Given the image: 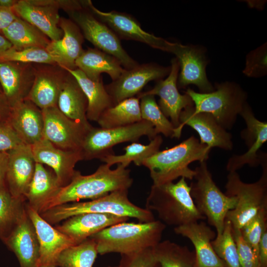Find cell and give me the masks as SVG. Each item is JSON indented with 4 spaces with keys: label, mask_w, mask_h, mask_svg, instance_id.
<instances>
[{
    "label": "cell",
    "mask_w": 267,
    "mask_h": 267,
    "mask_svg": "<svg viewBox=\"0 0 267 267\" xmlns=\"http://www.w3.org/2000/svg\"><path fill=\"white\" fill-rule=\"evenodd\" d=\"M133 182L130 170L121 164H118L115 169L107 164L101 165L94 173L87 176L76 171L71 182L60 187L40 207L38 213L68 203L97 199L115 191L128 190Z\"/></svg>",
    "instance_id": "obj_1"
},
{
    "label": "cell",
    "mask_w": 267,
    "mask_h": 267,
    "mask_svg": "<svg viewBox=\"0 0 267 267\" xmlns=\"http://www.w3.org/2000/svg\"><path fill=\"white\" fill-rule=\"evenodd\" d=\"M211 149L191 136L172 148L157 151L144 160L142 166L149 170L154 185L173 182L179 177L192 180L195 172L189 165L207 161Z\"/></svg>",
    "instance_id": "obj_2"
},
{
    "label": "cell",
    "mask_w": 267,
    "mask_h": 267,
    "mask_svg": "<svg viewBox=\"0 0 267 267\" xmlns=\"http://www.w3.org/2000/svg\"><path fill=\"white\" fill-rule=\"evenodd\" d=\"M166 227L160 221L125 222L108 227L90 237L96 243L98 254L124 255L154 247L161 241Z\"/></svg>",
    "instance_id": "obj_3"
},
{
    "label": "cell",
    "mask_w": 267,
    "mask_h": 267,
    "mask_svg": "<svg viewBox=\"0 0 267 267\" xmlns=\"http://www.w3.org/2000/svg\"><path fill=\"white\" fill-rule=\"evenodd\" d=\"M185 179L151 186L145 209L156 212L165 225L176 227L206 219L196 207Z\"/></svg>",
    "instance_id": "obj_4"
},
{
    "label": "cell",
    "mask_w": 267,
    "mask_h": 267,
    "mask_svg": "<svg viewBox=\"0 0 267 267\" xmlns=\"http://www.w3.org/2000/svg\"><path fill=\"white\" fill-rule=\"evenodd\" d=\"M128 190H120L97 199L85 202L68 203L52 207L41 214L50 224H56L72 216L83 213H109L133 218L139 222L155 220L153 212L132 203L128 198Z\"/></svg>",
    "instance_id": "obj_5"
},
{
    "label": "cell",
    "mask_w": 267,
    "mask_h": 267,
    "mask_svg": "<svg viewBox=\"0 0 267 267\" xmlns=\"http://www.w3.org/2000/svg\"><path fill=\"white\" fill-rule=\"evenodd\" d=\"M261 156L263 172L256 182H243L237 172H229L227 176L224 193L237 200L235 207L227 213L225 218L233 228L240 229L260 210L267 208V154L261 153Z\"/></svg>",
    "instance_id": "obj_6"
},
{
    "label": "cell",
    "mask_w": 267,
    "mask_h": 267,
    "mask_svg": "<svg viewBox=\"0 0 267 267\" xmlns=\"http://www.w3.org/2000/svg\"><path fill=\"white\" fill-rule=\"evenodd\" d=\"M184 93L192 99L194 113L211 114L226 130L232 129L247 103V92L233 82L216 83L215 90L209 93L196 92L190 88Z\"/></svg>",
    "instance_id": "obj_7"
},
{
    "label": "cell",
    "mask_w": 267,
    "mask_h": 267,
    "mask_svg": "<svg viewBox=\"0 0 267 267\" xmlns=\"http://www.w3.org/2000/svg\"><path fill=\"white\" fill-rule=\"evenodd\" d=\"M206 162H200L194 170L190 194L199 212L219 235L223 231L227 213L235 207L237 200L223 193L216 185Z\"/></svg>",
    "instance_id": "obj_8"
},
{
    "label": "cell",
    "mask_w": 267,
    "mask_h": 267,
    "mask_svg": "<svg viewBox=\"0 0 267 267\" xmlns=\"http://www.w3.org/2000/svg\"><path fill=\"white\" fill-rule=\"evenodd\" d=\"M146 135L151 140L157 135L152 124L142 120L133 124L112 128L92 127L87 134L81 148L83 160H100L114 154L115 145L128 141H135Z\"/></svg>",
    "instance_id": "obj_9"
},
{
    "label": "cell",
    "mask_w": 267,
    "mask_h": 267,
    "mask_svg": "<svg viewBox=\"0 0 267 267\" xmlns=\"http://www.w3.org/2000/svg\"><path fill=\"white\" fill-rule=\"evenodd\" d=\"M84 7L68 14L70 19L80 29L84 37L96 48L116 58L125 69L133 68L139 64L123 48L119 38L104 23L98 19L87 7Z\"/></svg>",
    "instance_id": "obj_10"
},
{
    "label": "cell",
    "mask_w": 267,
    "mask_h": 267,
    "mask_svg": "<svg viewBox=\"0 0 267 267\" xmlns=\"http://www.w3.org/2000/svg\"><path fill=\"white\" fill-rule=\"evenodd\" d=\"M89 10L107 25L120 39L143 43L152 48L171 53L175 43L170 42L144 31L131 15L115 10L104 12L96 8L90 0H85Z\"/></svg>",
    "instance_id": "obj_11"
},
{
    "label": "cell",
    "mask_w": 267,
    "mask_h": 267,
    "mask_svg": "<svg viewBox=\"0 0 267 267\" xmlns=\"http://www.w3.org/2000/svg\"><path fill=\"white\" fill-rule=\"evenodd\" d=\"M44 118L43 137L56 147L68 151H81L89 129L64 115L57 106L42 110Z\"/></svg>",
    "instance_id": "obj_12"
},
{
    "label": "cell",
    "mask_w": 267,
    "mask_h": 267,
    "mask_svg": "<svg viewBox=\"0 0 267 267\" xmlns=\"http://www.w3.org/2000/svg\"><path fill=\"white\" fill-rule=\"evenodd\" d=\"M171 53L175 55L179 63L178 88L185 89L189 85H194L200 93H204L215 90L206 75V68L209 60L203 47L175 43Z\"/></svg>",
    "instance_id": "obj_13"
},
{
    "label": "cell",
    "mask_w": 267,
    "mask_h": 267,
    "mask_svg": "<svg viewBox=\"0 0 267 267\" xmlns=\"http://www.w3.org/2000/svg\"><path fill=\"white\" fill-rule=\"evenodd\" d=\"M171 70L165 80L158 81L152 89L140 92L137 97L144 95H157L160 97L158 106L167 118L176 129L175 137L180 136L178 133L180 127L179 116L181 112L188 107L194 106L191 97L186 93L180 94L177 86L179 71V63L176 57L171 60Z\"/></svg>",
    "instance_id": "obj_14"
},
{
    "label": "cell",
    "mask_w": 267,
    "mask_h": 267,
    "mask_svg": "<svg viewBox=\"0 0 267 267\" xmlns=\"http://www.w3.org/2000/svg\"><path fill=\"white\" fill-rule=\"evenodd\" d=\"M170 70L171 66L164 67L154 63L138 64L130 69H125L119 77L105 88L115 105L137 95L149 82L162 80Z\"/></svg>",
    "instance_id": "obj_15"
},
{
    "label": "cell",
    "mask_w": 267,
    "mask_h": 267,
    "mask_svg": "<svg viewBox=\"0 0 267 267\" xmlns=\"http://www.w3.org/2000/svg\"><path fill=\"white\" fill-rule=\"evenodd\" d=\"M239 115L246 124V129L241 132V137L244 140L248 149L246 153L234 155L228 159L226 169L229 172H237L245 165L252 167L261 165L259 150L267 141V122L256 118L247 102Z\"/></svg>",
    "instance_id": "obj_16"
},
{
    "label": "cell",
    "mask_w": 267,
    "mask_h": 267,
    "mask_svg": "<svg viewBox=\"0 0 267 267\" xmlns=\"http://www.w3.org/2000/svg\"><path fill=\"white\" fill-rule=\"evenodd\" d=\"M34 83L25 99L41 110L57 106L69 72L57 64H35Z\"/></svg>",
    "instance_id": "obj_17"
},
{
    "label": "cell",
    "mask_w": 267,
    "mask_h": 267,
    "mask_svg": "<svg viewBox=\"0 0 267 267\" xmlns=\"http://www.w3.org/2000/svg\"><path fill=\"white\" fill-rule=\"evenodd\" d=\"M12 9L18 17L37 27L51 41L62 38L58 0H18Z\"/></svg>",
    "instance_id": "obj_18"
},
{
    "label": "cell",
    "mask_w": 267,
    "mask_h": 267,
    "mask_svg": "<svg viewBox=\"0 0 267 267\" xmlns=\"http://www.w3.org/2000/svg\"><path fill=\"white\" fill-rule=\"evenodd\" d=\"M25 207L35 227L39 240L38 267H57L60 254L69 247L77 244L72 238L53 227L27 203Z\"/></svg>",
    "instance_id": "obj_19"
},
{
    "label": "cell",
    "mask_w": 267,
    "mask_h": 267,
    "mask_svg": "<svg viewBox=\"0 0 267 267\" xmlns=\"http://www.w3.org/2000/svg\"><path fill=\"white\" fill-rule=\"evenodd\" d=\"M31 149L36 163L50 167L61 187L71 182L76 172V164L83 160L81 151L60 149L43 137L31 145Z\"/></svg>",
    "instance_id": "obj_20"
},
{
    "label": "cell",
    "mask_w": 267,
    "mask_h": 267,
    "mask_svg": "<svg viewBox=\"0 0 267 267\" xmlns=\"http://www.w3.org/2000/svg\"><path fill=\"white\" fill-rule=\"evenodd\" d=\"M180 127L178 133L180 136L184 125L195 130L199 134L200 142L210 148L218 147L231 150L233 147L232 135L223 128L210 114L194 113V106L184 109L179 116Z\"/></svg>",
    "instance_id": "obj_21"
},
{
    "label": "cell",
    "mask_w": 267,
    "mask_h": 267,
    "mask_svg": "<svg viewBox=\"0 0 267 267\" xmlns=\"http://www.w3.org/2000/svg\"><path fill=\"white\" fill-rule=\"evenodd\" d=\"M1 241L15 254L20 267H38L39 240L26 209L10 233Z\"/></svg>",
    "instance_id": "obj_22"
},
{
    "label": "cell",
    "mask_w": 267,
    "mask_h": 267,
    "mask_svg": "<svg viewBox=\"0 0 267 267\" xmlns=\"http://www.w3.org/2000/svg\"><path fill=\"white\" fill-rule=\"evenodd\" d=\"M8 153L6 187L13 197L26 199L25 196L32 180L36 167L31 146L23 143L8 151Z\"/></svg>",
    "instance_id": "obj_23"
},
{
    "label": "cell",
    "mask_w": 267,
    "mask_h": 267,
    "mask_svg": "<svg viewBox=\"0 0 267 267\" xmlns=\"http://www.w3.org/2000/svg\"><path fill=\"white\" fill-rule=\"evenodd\" d=\"M35 75L34 63L0 61V85L11 107L25 99Z\"/></svg>",
    "instance_id": "obj_24"
},
{
    "label": "cell",
    "mask_w": 267,
    "mask_h": 267,
    "mask_svg": "<svg viewBox=\"0 0 267 267\" xmlns=\"http://www.w3.org/2000/svg\"><path fill=\"white\" fill-rule=\"evenodd\" d=\"M129 219L109 213H87L69 218L55 227L78 244L103 229Z\"/></svg>",
    "instance_id": "obj_25"
},
{
    "label": "cell",
    "mask_w": 267,
    "mask_h": 267,
    "mask_svg": "<svg viewBox=\"0 0 267 267\" xmlns=\"http://www.w3.org/2000/svg\"><path fill=\"white\" fill-rule=\"evenodd\" d=\"M59 27L62 38L51 41L45 49L58 65L64 69H76V61L84 50V36L77 25L70 18L60 17Z\"/></svg>",
    "instance_id": "obj_26"
},
{
    "label": "cell",
    "mask_w": 267,
    "mask_h": 267,
    "mask_svg": "<svg viewBox=\"0 0 267 267\" xmlns=\"http://www.w3.org/2000/svg\"><path fill=\"white\" fill-rule=\"evenodd\" d=\"M175 232L188 238L195 250L194 267H226L216 254L212 241L216 233L204 222L190 223L174 227Z\"/></svg>",
    "instance_id": "obj_27"
},
{
    "label": "cell",
    "mask_w": 267,
    "mask_h": 267,
    "mask_svg": "<svg viewBox=\"0 0 267 267\" xmlns=\"http://www.w3.org/2000/svg\"><path fill=\"white\" fill-rule=\"evenodd\" d=\"M7 122L26 144L31 146L43 138L42 111L28 100L24 99L11 107Z\"/></svg>",
    "instance_id": "obj_28"
},
{
    "label": "cell",
    "mask_w": 267,
    "mask_h": 267,
    "mask_svg": "<svg viewBox=\"0 0 267 267\" xmlns=\"http://www.w3.org/2000/svg\"><path fill=\"white\" fill-rule=\"evenodd\" d=\"M77 68L93 81L102 79L101 74L107 73L112 81L118 79L125 68L114 56L97 48H88L76 61Z\"/></svg>",
    "instance_id": "obj_29"
},
{
    "label": "cell",
    "mask_w": 267,
    "mask_h": 267,
    "mask_svg": "<svg viewBox=\"0 0 267 267\" xmlns=\"http://www.w3.org/2000/svg\"><path fill=\"white\" fill-rule=\"evenodd\" d=\"M88 100L76 79L69 73L58 99L57 107L68 118L88 128L93 127L87 117Z\"/></svg>",
    "instance_id": "obj_30"
},
{
    "label": "cell",
    "mask_w": 267,
    "mask_h": 267,
    "mask_svg": "<svg viewBox=\"0 0 267 267\" xmlns=\"http://www.w3.org/2000/svg\"><path fill=\"white\" fill-rule=\"evenodd\" d=\"M65 69L76 79L87 98L88 120L97 122L104 110L114 105L103 85L102 79L92 80L78 68Z\"/></svg>",
    "instance_id": "obj_31"
},
{
    "label": "cell",
    "mask_w": 267,
    "mask_h": 267,
    "mask_svg": "<svg viewBox=\"0 0 267 267\" xmlns=\"http://www.w3.org/2000/svg\"><path fill=\"white\" fill-rule=\"evenodd\" d=\"M17 50L28 48H46L51 40L41 31L17 17L2 33Z\"/></svg>",
    "instance_id": "obj_32"
},
{
    "label": "cell",
    "mask_w": 267,
    "mask_h": 267,
    "mask_svg": "<svg viewBox=\"0 0 267 267\" xmlns=\"http://www.w3.org/2000/svg\"><path fill=\"white\" fill-rule=\"evenodd\" d=\"M60 187L54 173L43 164L36 163L35 173L25 196L27 203L38 212L40 207Z\"/></svg>",
    "instance_id": "obj_33"
},
{
    "label": "cell",
    "mask_w": 267,
    "mask_h": 267,
    "mask_svg": "<svg viewBox=\"0 0 267 267\" xmlns=\"http://www.w3.org/2000/svg\"><path fill=\"white\" fill-rule=\"evenodd\" d=\"M141 120L140 99L136 96L124 99L106 109L97 122L100 128L107 129L125 126Z\"/></svg>",
    "instance_id": "obj_34"
},
{
    "label": "cell",
    "mask_w": 267,
    "mask_h": 267,
    "mask_svg": "<svg viewBox=\"0 0 267 267\" xmlns=\"http://www.w3.org/2000/svg\"><path fill=\"white\" fill-rule=\"evenodd\" d=\"M162 142L163 138L158 134L151 140L148 144L133 142L124 147V154L121 155H110L100 160L111 167L114 164H118L127 167L132 162H134L136 166H142L144 160L159 151Z\"/></svg>",
    "instance_id": "obj_35"
},
{
    "label": "cell",
    "mask_w": 267,
    "mask_h": 267,
    "mask_svg": "<svg viewBox=\"0 0 267 267\" xmlns=\"http://www.w3.org/2000/svg\"><path fill=\"white\" fill-rule=\"evenodd\" d=\"M160 267H193L195 255L185 246L169 240L160 241L153 248Z\"/></svg>",
    "instance_id": "obj_36"
},
{
    "label": "cell",
    "mask_w": 267,
    "mask_h": 267,
    "mask_svg": "<svg viewBox=\"0 0 267 267\" xmlns=\"http://www.w3.org/2000/svg\"><path fill=\"white\" fill-rule=\"evenodd\" d=\"M26 200L17 198L7 187L0 189V239L5 238L16 225L25 210Z\"/></svg>",
    "instance_id": "obj_37"
},
{
    "label": "cell",
    "mask_w": 267,
    "mask_h": 267,
    "mask_svg": "<svg viewBox=\"0 0 267 267\" xmlns=\"http://www.w3.org/2000/svg\"><path fill=\"white\" fill-rule=\"evenodd\" d=\"M98 254L97 245L90 237L69 247L59 255L57 267H92Z\"/></svg>",
    "instance_id": "obj_38"
},
{
    "label": "cell",
    "mask_w": 267,
    "mask_h": 267,
    "mask_svg": "<svg viewBox=\"0 0 267 267\" xmlns=\"http://www.w3.org/2000/svg\"><path fill=\"white\" fill-rule=\"evenodd\" d=\"M138 97L142 120L151 123L157 135L162 134L166 137H175L176 129L160 109L155 96L144 95Z\"/></svg>",
    "instance_id": "obj_39"
},
{
    "label": "cell",
    "mask_w": 267,
    "mask_h": 267,
    "mask_svg": "<svg viewBox=\"0 0 267 267\" xmlns=\"http://www.w3.org/2000/svg\"><path fill=\"white\" fill-rule=\"evenodd\" d=\"M212 245L216 254L226 267H240L232 226L229 221L225 220L222 232L216 235L212 241Z\"/></svg>",
    "instance_id": "obj_40"
},
{
    "label": "cell",
    "mask_w": 267,
    "mask_h": 267,
    "mask_svg": "<svg viewBox=\"0 0 267 267\" xmlns=\"http://www.w3.org/2000/svg\"><path fill=\"white\" fill-rule=\"evenodd\" d=\"M0 61L34 64H56L45 48L36 47L21 50H17L12 47L0 55Z\"/></svg>",
    "instance_id": "obj_41"
},
{
    "label": "cell",
    "mask_w": 267,
    "mask_h": 267,
    "mask_svg": "<svg viewBox=\"0 0 267 267\" xmlns=\"http://www.w3.org/2000/svg\"><path fill=\"white\" fill-rule=\"evenodd\" d=\"M267 208L262 209L240 229L243 238L251 246L258 257L261 239L264 232L267 230Z\"/></svg>",
    "instance_id": "obj_42"
},
{
    "label": "cell",
    "mask_w": 267,
    "mask_h": 267,
    "mask_svg": "<svg viewBox=\"0 0 267 267\" xmlns=\"http://www.w3.org/2000/svg\"><path fill=\"white\" fill-rule=\"evenodd\" d=\"M267 43L251 51L246 57L243 74L248 77L260 78L267 73Z\"/></svg>",
    "instance_id": "obj_43"
},
{
    "label": "cell",
    "mask_w": 267,
    "mask_h": 267,
    "mask_svg": "<svg viewBox=\"0 0 267 267\" xmlns=\"http://www.w3.org/2000/svg\"><path fill=\"white\" fill-rule=\"evenodd\" d=\"M118 267H160L153 248L121 255Z\"/></svg>",
    "instance_id": "obj_44"
},
{
    "label": "cell",
    "mask_w": 267,
    "mask_h": 267,
    "mask_svg": "<svg viewBox=\"0 0 267 267\" xmlns=\"http://www.w3.org/2000/svg\"><path fill=\"white\" fill-rule=\"evenodd\" d=\"M232 231L240 267H260L258 257L251 246L243 238L240 229L232 227Z\"/></svg>",
    "instance_id": "obj_45"
},
{
    "label": "cell",
    "mask_w": 267,
    "mask_h": 267,
    "mask_svg": "<svg viewBox=\"0 0 267 267\" xmlns=\"http://www.w3.org/2000/svg\"><path fill=\"white\" fill-rule=\"evenodd\" d=\"M23 143L7 121H0V152H8Z\"/></svg>",
    "instance_id": "obj_46"
},
{
    "label": "cell",
    "mask_w": 267,
    "mask_h": 267,
    "mask_svg": "<svg viewBox=\"0 0 267 267\" xmlns=\"http://www.w3.org/2000/svg\"><path fill=\"white\" fill-rule=\"evenodd\" d=\"M12 8L0 6V34L17 18Z\"/></svg>",
    "instance_id": "obj_47"
},
{
    "label": "cell",
    "mask_w": 267,
    "mask_h": 267,
    "mask_svg": "<svg viewBox=\"0 0 267 267\" xmlns=\"http://www.w3.org/2000/svg\"><path fill=\"white\" fill-rule=\"evenodd\" d=\"M259 262L260 267L267 265V230L263 233L259 246Z\"/></svg>",
    "instance_id": "obj_48"
},
{
    "label": "cell",
    "mask_w": 267,
    "mask_h": 267,
    "mask_svg": "<svg viewBox=\"0 0 267 267\" xmlns=\"http://www.w3.org/2000/svg\"><path fill=\"white\" fill-rule=\"evenodd\" d=\"M8 160V152H0V189L6 187L5 179Z\"/></svg>",
    "instance_id": "obj_49"
},
{
    "label": "cell",
    "mask_w": 267,
    "mask_h": 267,
    "mask_svg": "<svg viewBox=\"0 0 267 267\" xmlns=\"http://www.w3.org/2000/svg\"><path fill=\"white\" fill-rule=\"evenodd\" d=\"M11 110L2 90H0V121H7Z\"/></svg>",
    "instance_id": "obj_50"
},
{
    "label": "cell",
    "mask_w": 267,
    "mask_h": 267,
    "mask_svg": "<svg viewBox=\"0 0 267 267\" xmlns=\"http://www.w3.org/2000/svg\"><path fill=\"white\" fill-rule=\"evenodd\" d=\"M12 47V45L9 41L0 34V55Z\"/></svg>",
    "instance_id": "obj_51"
},
{
    "label": "cell",
    "mask_w": 267,
    "mask_h": 267,
    "mask_svg": "<svg viewBox=\"0 0 267 267\" xmlns=\"http://www.w3.org/2000/svg\"><path fill=\"white\" fill-rule=\"evenodd\" d=\"M17 1L18 0H0V6L7 8H12Z\"/></svg>",
    "instance_id": "obj_52"
},
{
    "label": "cell",
    "mask_w": 267,
    "mask_h": 267,
    "mask_svg": "<svg viewBox=\"0 0 267 267\" xmlns=\"http://www.w3.org/2000/svg\"><path fill=\"white\" fill-rule=\"evenodd\" d=\"M249 2H247L249 6L252 7H255L259 9H262L265 4V1L264 2H262L263 1H247Z\"/></svg>",
    "instance_id": "obj_53"
},
{
    "label": "cell",
    "mask_w": 267,
    "mask_h": 267,
    "mask_svg": "<svg viewBox=\"0 0 267 267\" xmlns=\"http://www.w3.org/2000/svg\"><path fill=\"white\" fill-rule=\"evenodd\" d=\"M0 90H2V89H1V88L0 85Z\"/></svg>",
    "instance_id": "obj_54"
},
{
    "label": "cell",
    "mask_w": 267,
    "mask_h": 267,
    "mask_svg": "<svg viewBox=\"0 0 267 267\" xmlns=\"http://www.w3.org/2000/svg\"><path fill=\"white\" fill-rule=\"evenodd\" d=\"M118 267V266H116V267Z\"/></svg>",
    "instance_id": "obj_55"
}]
</instances>
